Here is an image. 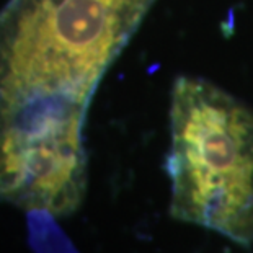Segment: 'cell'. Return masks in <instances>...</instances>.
Wrapping results in <instances>:
<instances>
[{
	"mask_svg": "<svg viewBox=\"0 0 253 253\" xmlns=\"http://www.w3.org/2000/svg\"><path fill=\"white\" fill-rule=\"evenodd\" d=\"M155 0H8L0 10V199L66 214L87 190L96 85Z\"/></svg>",
	"mask_w": 253,
	"mask_h": 253,
	"instance_id": "cell-1",
	"label": "cell"
},
{
	"mask_svg": "<svg viewBox=\"0 0 253 253\" xmlns=\"http://www.w3.org/2000/svg\"><path fill=\"white\" fill-rule=\"evenodd\" d=\"M170 212L239 245H253V111L204 79L171 90L167 159Z\"/></svg>",
	"mask_w": 253,
	"mask_h": 253,
	"instance_id": "cell-2",
	"label": "cell"
}]
</instances>
